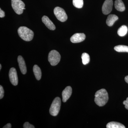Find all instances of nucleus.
<instances>
[{
    "instance_id": "obj_16",
    "label": "nucleus",
    "mask_w": 128,
    "mask_h": 128,
    "mask_svg": "<svg viewBox=\"0 0 128 128\" xmlns=\"http://www.w3.org/2000/svg\"><path fill=\"white\" fill-rule=\"evenodd\" d=\"M107 128H125L123 124L119 122H110L108 123L106 125Z\"/></svg>"
},
{
    "instance_id": "obj_6",
    "label": "nucleus",
    "mask_w": 128,
    "mask_h": 128,
    "mask_svg": "<svg viewBox=\"0 0 128 128\" xmlns=\"http://www.w3.org/2000/svg\"><path fill=\"white\" fill-rule=\"evenodd\" d=\"M54 13L57 19L62 22H65L68 18L66 12L61 8L56 7L54 9Z\"/></svg>"
},
{
    "instance_id": "obj_8",
    "label": "nucleus",
    "mask_w": 128,
    "mask_h": 128,
    "mask_svg": "<svg viewBox=\"0 0 128 128\" xmlns=\"http://www.w3.org/2000/svg\"><path fill=\"white\" fill-rule=\"evenodd\" d=\"M9 77L12 84L14 86H17L18 83V76L16 70L15 68H12L10 69Z\"/></svg>"
},
{
    "instance_id": "obj_19",
    "label": "nucleus",
    "mask_w": 128,
    "mask_h": 128,
    "mask_svg": "<svg viewBox=\"0 0 128 128\" xmlns=\"http://www.w3.org/2000/svg\"><path fill=\"white\" fill-rule=\"evenodd\" d=\"M81 57L82 59V63L83 64H86L90 62V56L87 53H83Z\"/></svg>"
},
{
    "instance_id": "obj_22",
    "label": "nucleus",
    "mask_w": 128,
    "mask_h": 128,
    "mask_svg": "<svg viewBox=\"0 0 128 128\" xmlns=\"http://www.w3.org/2000/svg\"><path fill=\"white\" fill-rule=\"evenodd\" d=\"M4 89L2 86L0 85V99H1L3 98L4 97Z\"/></svg>"
},
{
    "instance_id": "obj_20",
    "label": "nucleus",
    "mask_w": 128,
    "mask_h": 128,
    "mask_svg": "<svg viewBox=\"0 0 128 128\" xmlns=\"http://www.w3.org/2000/svg\"><path fill=\"white\" fill-rule=\"evenodd\" d=\"M73 4L77 8H82L83 6V0H73Z\"/></svg>"
},
{
    "instance_id": "obj_7",
    "label": "nucleus",
    "mask_w": 128,
    "mask_h": 128,
    "mask_svg": "<svg viewBox=\"0 0 128 128\" xmlns=\"http://www.w3.org/2000/svg\"><path fill=\"white\" fill-rule=\"evenodd\" d=\"M113 5V2L112 0H105L102 8L103 14L105 15L109 14L112 11Z\"/></svg>"
},
{
    "instance_id": "obj_1",
    "label": "nucleus",
    "mask_w": 128,
    "mask_h": 128,
    "mask_svg": "<svg viewBox=\"0 0 128 128\" xmlns=\"http://www.w3.org/2000/svg\"><path fill=\"white\" fill-rule=\"evenodd\" d=\"M95 96V102L99 106H104L108 100V94L105 89H101L96 92Z\"/></svg>"
},
{
    "instance_id": "obj_3",
    "label": "nucleus",
    "mask_w": 128,
    "mask_h": 128,
    "mask_svg": "<svg viewBox=\"0 0 128 128\" xmlns=\"http://www.w3.org/2000/svg\"><path fill=\"white\" fill-rule=\"evenodd\" d=\"M61 104V100L59 97L56 98L54 99L50 108V113L51 115L55 116L58 114Z\"/></svg>"
},
{
    "instance_id": "obj_5",
    "label": "nucleus",
    "mask_w": 128,
    "mask_h": 128,
    "mask_svg": "<svg viewBox=\"0 0 128 128\" xmlns=\"http://www.w3.org/2000/svg\"><path fill=\"white\" fill-rule=\"evenodd\" d=\"M12 6L17 14L20 15L23 13L24 9H25V4L21 0H12Z\"/></svg>"
},
{
    "instance_id": "obj_14",
    "label": "nucleus",
    "mask_w": 128,
    "mask_h": 128,
    "mask_svg": "<svg viewBox=\"0 0 128 128\" xmlns=\"http://www.w3.org/2000/svg\"><path fill=\"white\" fill-rule=\"evenodd\" d=\"M114 7L119 12H123L125 9L124 4L122 0H116L114 2Z\"/></svg>"
},
{
    "instance_id": "obj_18",
    "label": "nucleus",
    "mask_w": 128,
    "mask_h": 128,
    "mask_svg": "<svg viewBox=\"0 0 128 128\" xmlns=\"http://www.w3.org/2000/svg\"><path fill=\"white\" fill-rule=\"evenodd\" d=\"M128 31V27L125 25H122L118 28V34L120 36H124L127 34Z\"/></svg>"
},
{
    "instance_id": "obj_17",
    "label": "nucleus",
    "mask_w": 128,
    "mask_h": 128,
    "mask_svg": "<svg viewBox=\"0 0 128 128\" xmlns=\"http://www.w3.org/2000/svg\"><path fill=\"white\" fill-rule=\"evenodd\" d=\"M114 50L119 52L128 53V46L125 45H120L115 46Z\"/></svg>"
},
{
    "instance_id": "obj_23",
    "label": "nucleus",
    "mask_w": 128,
    "mask_h": 128,
    "mask_svg": "<svg viewBox=\"0 0 128 128\" xmlns=\"http://www.w3.org/2000/svg\"><path fill=\"white\" fill-rule=\"evenodd\" d=\"M123 103L124 105H125V107L126 109L128 110V97L126 98V100L124 101Z\"/></svg>"
},
{
    "instance_id": "obj_25",
    "label": "nucleus",
    "mask_w": 128,
    "mask_h": 128,
    "mask_svg": "<svg viewBox=\"0 0 128 128\" xmlns=\"http://www.w3.org/2000/svg\"><path fill=\"white\" fill-rule=\"evenodd\" d=\"M11 128V124L10 123L7 124L3 127V128Z\"/></svg>"
},
{
    "instance_id": "obj_26",
    "label": "nucleus",
    "mask_w": 128,
    "mask_h": 128,
    "mask_svg": "<svg viewBox=\"0 0 128 128\" xmlns=\"http://www.w3.org/2000/svg\"><path fill=\"white\" fill-rule=\"evenodd\" d=\"M124 80H125L126 82L128 84V76H126V77H125Z\"/></svg>"
},
{
    "instance_id": "obj_4",
    "label": "nucleus",
    "mask_w": 128,
    "mask_h": 128,
    "mask_svg": "<svg viewBox=\"0 0 128 128\" xmlns=\"http://www.w3.org/2000/svg\"><path fill=\"white\" fill-rule=\"evenodd\" d=\"M60 56L59 53L55 50H53L50 52L48 56V60L52 66H55L60 61Z\"/></svg>"
},
{
    "instance_id": "obj_15",
    "label": "nucleus",
    "mask_w": 128,
    "mask_h": 128,
    "mask_svg": "<svg viewBox=\"0 0 128 128\" xmlns=\"http://www.w3.org/2000/svg\"><path fill=\"white\" fill-rule=\"evenodd\" d=\"M33 72L35 78L38 80H40L42 76V73L40 68L37 65H35L33 67Z\"/></svg>"
},
{
    "instance_id": "obj_27",
    "label": "nucleus",
    "mask_w": 128,
    "mask_h": 128,
    "mask_svg": "<svg viewBox=\"0 0 128 128\" xmlns=\"http://www.w3.org/2000/svg\"><path fill=\"white\" fill-rule=\"evenodd\" d=\"M2 68V65L1 64H0V70H1Z\"/></svg>"
},
{
    "instance_id": "obj_10",
    "label": "nucleus",
    "mask_w": 128,
    "mask_h": 128,
    "mask_svg": "<svg viewBox=\"0 0 128 128\" xmlns=\"http://www.w3.org/2000/svg\"><path fill=\"white\" fill-rule=\"evenodd\" d=\"M72 88L70 86H66L62 92V101L63 102H66L70 98L72 94Z\"/></svg>"
},
{
    "instance_id": "obj_21",
    "label": "nucleus",
    "mask_w": 128,
    "mask_h": 128,
    "mask_svg": "<svg viewBox=\"0 0 128 128\" xmlns=\"http://www.w3.org/2000/svg\"><path fill=\"white\" fill-rule=\"evenodd\" d=\"M23 128H34L33 125H32L28 122H26L23 125Z\"/></svg>"
},
{
    "instance_id": "obj_11",
    "label": "nucleus",
    "mask_w": 128,
    "mask_h": 128,
    "mask_svg": "<svg viewBox=\"0 0 128 128\" xmlns=\"http://www.w3.org/2000/svg\"><path fill=\"white\" fill-rule=\"evenodd\" d=\"M43 22L50 30H54L56 29L55 25L54 24L47 16H44L42 18Z\"/></svg>"
},
{
    "instance_id": "obj_13",
    "label": "nucleus",
    "mask_w": 128,
    "mask_h": 128,
    "mask_svg": "<svg viewBox=\"0 0 128 128\" xmlns=\"http://www.w3.org/2000/svg\"><path fill=\"white\" fill-rule=\"evenodd\" d=\"M118 16L114 14H110L108 16L106 21L107 25L109 26H112L114 25V22L118 19Z\"/></svg>"
},
{
    "instance_id": "obj_12",
    "label": "nucleus",
    "mask_w": 128,
    "mask_h": 128,
    "mask_svg": "<svg viewBox=\"0 0 128 128\" xmlns=\"http://www.w3.org/2000/svg\"><path fill=\"white\" fill-rule=\"evenodd\" d=\"M18 61L21 72L23 74H25L27 72L26 66L23 57L19 56L18 58Z\"/></svg>"
},
{
    "instance_id": "obj_9",
    "label": "nucleus",
    "mask_w": 128,
    "mask_h": 128,
    "mask_svg": "<svg viewBox=\"0 0 128 128\" xmlns=\"http://www.w3.org/2000/svg\"><path fill=\"white\" fill-rule=\"evenodd\" d=\"M86 37L84 33H76L71 37L70 40L73 43H77L84 41Z\"/></svg>"
},
{
    "instance_id": "obj_2",
    "label": "nucleus",
    "mask_w": 128,
    "mask_h": 128,
    "mask_svg": "<svg viewBox=\"0 0 128 128\" xmlns=\"http://www.w3.org/2000/svg\"><path fill=\"white\" fill-rule=\"evenodd\" d=\"M18 35L22 39L26 41L32 40L34 36L32 31L25 26H21L18 30Z\"/></svg>"
},
{
    "instance_id": "obj_24",
    "label": "nucleus",
    "mask_w": 128,
    "mask_h": 128,
    "mask_svg": "<svg viewBox=\"0 0 128 128\" xmlns=\"http://www.w3.org/2000/svg\"><path fill=\"white\" fill-rule=\"evenodd\" d=\"M5 16L4 12L1 9H0V17L1 18L4 17Z\"/></svg>"
}]
</instances>
